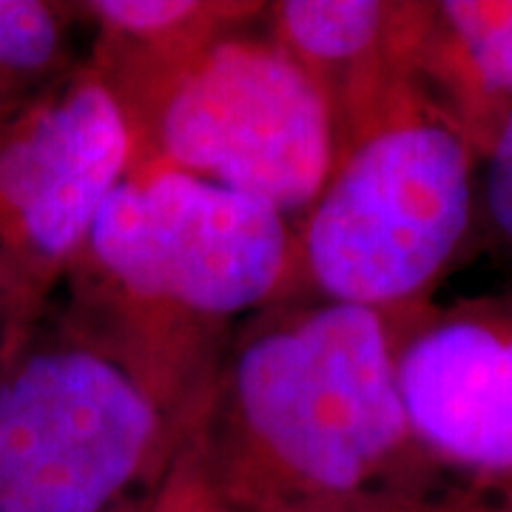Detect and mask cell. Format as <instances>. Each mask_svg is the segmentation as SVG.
<instances>
[{"instance_id": "1", "label": "cell", "mask_w": 512, "mask_h": 512, "mask_svg": "<svg viewBox=\"0 0 512 512\" xmlns=\"http://www.w3.org/2000/svg\"><path fill=\"white\" fill-rule=\"evenodd\" d=\"M188 456L228 512H365L439 478L404 413L393 319L308 293L234 330Z\"/></svg>"}, {"instance_id": "4", "label": "cell", "mask_w": 512, "mask_h": 512, "mask_svg": "<svg viewBox=\"0 0 512 512\" xmlns=\"http://www.w3.org/2000/svg\"><path fill=\"white\" fill-rule=\"evenodd\" d=\"M293 222L271 202L160 163H134L103 202L66 296L228 342L293 291Z\"/></svg>"}, {"instance_id": "8", "label": "cell", "mask_w": 512, "mask_h": 512, "mask_svg": "<svg viewBox=\"0 0 512 512\" xmlns=\"http://www.w3.org/2000/svg\"><path fill=\"white\" fill-rule=\"evenodd\" d=\"M427 6L382 0H285L268 6L279 43L328 100L339 151L393 94L413 83V55Z\"/></svg>"}, {"instance_id": "5", "label": "cell", "mask_w": 512, "mask_h": 512, "mask_svg": "<svg viewBox=\"0 0 512 512\" xmlns=\"http://www.w3.org/2000/svg\"><path fill=\"white\" fill-rule=\"evenodd\" d=\"M268 6L191 55L111 89L134 131V163H160L271 202L296 220L322 194L339 134L322 89L279 43Z\"/></svg>"}, {"instance_id": "13", "label": "cell", "mask_w": 512, "mask_h": 512, "mask_svg": "<svg viewBox=\"0 0 512 512\" xmlns=\"http://www.w3.org/2000/svg\"><path fill=\"white\" fill-rule=\"evenodd\" d=\"M148 512H228L217 495L208 490V484L197 473L191 456L185 453L177 473L165 484Z\"/></svg>"}, {"instance_id": "12", "label": "cell", "mask_w": 512, "mask_h": 512, "mask_svg": "<svg viewBox=\"0 0 512 512\" xmlns=\"http://www.w3.org/2000/svg\"><path fill=\"white\" fill-rule=\"evenodd\" d=\"M365 512H512V495L478 490L439 476L416 490L390 495Z\"/></svg>"}, {"instance_id": "7", "label": "cell", "mask_w": 512, "mask_h": 512, "mask_svg": "<svg viewBox=\"0 0 512 512\" xmlns=\"http://www.w3.org/2000/svg\"><path fill=\"white\" fill-rule=\"evenodd\" d=\"M413 439L439 476L512 495V293L390 316Z\"/></svg>"}, {"instance_id": "3", "label": "cell", "mask_w": 512, "mask_h": 512, "mask_svg": "<svg viewBox=\"0 0 512 512\" xmlns=\"http://www.w3.org/2000/svg\"><path fill=\"white\" fill-rule=\"evenodd\" d=\"M478 151L407 83L345 148L296 220L291 293L402 316L433 291L476 231Z\"/></svg>"}, {"instance_id": "9", "label": "cell", "mask_w": 512, "mask_h": 512, "mask_svg": "<svg viewBox=\"0 0 512 512\" xmlns=\"http://www.w3.org/2000/svg\"><path fill=\"white\" fill-rule=\"evenodd\" d=\"M413 83L481 157L512 109V0L430 3Z\"/></svg>"}, {"instance_id": "14", "label": "cell", "mask_w": 512, "mask_h": 512, "mask_svg": "<svg viewBox=\"0 0 512 512\" xmlns=\"http://www.w3.org/2000/svg\"><path fill=\"white\" fill-rule=\"evenodd\" d=\"M154 501H157V498H154ZM148 510H151V507H148ZM148 510H146V512H148Z\"/></svg>"}, {"instance_id": "2", "label": "cell", "mask_w": 512, "mask_h": 512, "mask_svg": "<svg viewBox=\"0 0 512 512\" xmlns=\"http://www.w3.org/2000/svg\"><path fill=\"white\" fill-rule=\"evenodd\" d=\"M225 345L52 302L0 345V512H146L194 444Z\"/></svg>"}, {"instance_id": "11", "label": "cell", "mask_w": 512, "mask_h": 512, "mask_svg": "<svg viewBox=\"0 0 512 512\" xmlns=\"http://www.w3.org/2000/svg\"><path fill=\"white\" fill-rule=\"evenodd\" d=\"M476 228L512 265V109L478 160Z\"/></svg>"}, {"instance_id": "10", "label": "cell", "mask_w": 512, "mask_h": 512, "mask_svg": "<svg viewBox=\"0 0 512 512\" xmlns=\"http://www.w3.org/2000/svg\"><path fill=\"white\" fill-rule=\"evenodd\" d=\"M74 18L80 6L0 0V126L80 66L72 55Z\"/></svg>"}, {"instance_id": "6", "label": "cell", "mask_w": 512, "mask_h": 512, "mask_svg": "<svg viewBox=\"0 0 512 512\" xmlns=\"http://www.w3.org/2000/svg\"><path fill=\"white\" fill-rule=\"evenodd\" d=\"M134 160V131L89 60L0 126V345L37 322Z\"/></svg>"}]
</instances>
